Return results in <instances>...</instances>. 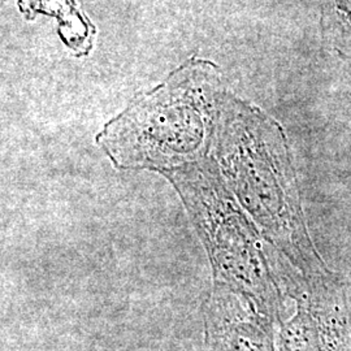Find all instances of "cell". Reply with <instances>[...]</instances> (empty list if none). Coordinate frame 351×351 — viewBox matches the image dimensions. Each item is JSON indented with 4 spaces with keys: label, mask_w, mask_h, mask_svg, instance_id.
Listing matches in <instances>:
<instances>
[{
    "label": "cell",
    "mask_w": 351,
    "mask_h": 351,
    "mask_svg": "<svg viewBox=\"0 0 351 351\" xmlns=\"http://www.w3.org/2000/svg\"><path fill=\"white\" fill-rule=\"evenodd\" d=\"M58 8H53L49 0H20V10L24 11L33 7H47L50 10H42L39 13H49L56 16L60 21L59 34L72 50L77 51V55H85L91 49L93 37L95 34L94 26H82L75 24L68 19H81L85 17L77 10L73 0H56Z\"/></svg>",
    "instance_id": "7a4b0ae2"
},
{
    "label": "cell",
    "mask_w": 351,
    "mask_h": 351,
    "mask_svg": "<svg viewBox=\"0 0 351 351\" xmlns=\"http://www.w3.org/2000/svg\"><path fill=\"white\" fill-rule=\"evenodd\" d=\"M134 101L98 136V142L125 169H154L163 175L204 160L210 110L204 88L176 84Z\"/></svg>",
    "instance_id": "6da1fadb"
}]
</instances>
